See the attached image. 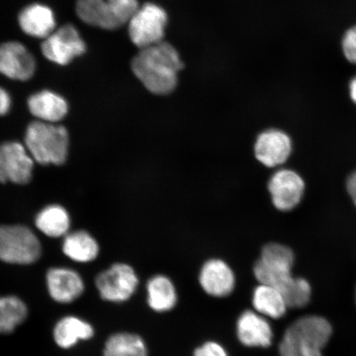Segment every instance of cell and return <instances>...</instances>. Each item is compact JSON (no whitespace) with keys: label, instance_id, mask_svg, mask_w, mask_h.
I'll return each mask as SVG.
<instances>
[{"label":"cell","instance_id":"2e32d148","mask_svg":"<svg viewBox=\"0 0 356 356\" xmlns=\"http://www.w3.org/2000/svg\"><path fill=\"white\" fill-rule=\"evenodd\" d=\"M74 11L80 21L92 28L113 32L123 26L106 0H76Z\"/></svg>","mask_w":356,"mask_h":356},{"label":"cell","instance_id":"ffe728a7","mask_svg":"<svg viewBox=\"0 0 356 356\" xmlns=\"http://www.w3.org/2000/svg\"><path fill=\"white\" fill-rule=\"evenodd\" d=\"M252 305L258 314L273 319L284 317L289 309L282 293L277 288L264 284L253 291Z\"/></svg>","mask_w":356,"mask_h":356},{"label":"cell","instance_id":"4dcf8cb0","mask_svg":"<svg viewBox=\"0 0 356 356\" xmlns=\"http://www.w3.org/2000/svg\"><path fill=\"white\" fill-rule=\"evenodd\" d=\"M355 304H356V287H355Z\"/></svg>","mask_w":356,"mask_h":356},{"label":"cell","instance_id":"44dd1931","mask_svg":"<svg viewBox=\"0 0 356 356\" xmlns=\"http://www.w3.org/2000/svg\"><path fill=\"white\" fill-rule=\"evenodd\" d=\"M148 305L158 313L172 310L177 305V296L175 284L165 275H158L147 284Z\"/></svg>","mask_w":356,"mask_h":356},{"label":"cell","instance_id":"5bb4252c","mask_svg":"<svg viewBox=\"0 0 356 356\" xmlns=\"http://www.w3.org/2000/svg\"><path fill=\"white\" fill-rule=\"evenodd\" d=\"M48 292L60 304H70L79 299L84 291L83 280L74 270L56 267L47 275Z\"/></svg>","mask_w":356,"mask_h":356},{"label":"cell","instance_id":"d6986e66","mask_svg":"<svg viewBox=\"0 0 356 356\" xmlns=\"http://www.w3.org/2000/svg\"><path fill=\"white\" fill-rule=\"evenodd\" d=\"M56 343L63 349H69L79 341L91 339L95 329L88 323L74 316H67L60 320L54 328Z\"/></svg>","mask_w":356,"mask_h":356},{"label":"cell","instance_id":"8992f818","mask_svg":"<svg viewBox=\"0 0 356 356\" xmlns=\"http://www.w3.org/2000/svg\"><path fill=\"white\" fill-rule=\"evenodd\" d=\"M37 236L22 225H0V260L7 264L29 265L41 257Z\"/></svg>","mask_w":356,"mask_h":356},{"label":"cell","instance_id":"277c9868","mask_svg":"<svg viewBox=\"0 0 356 356\" xmlns=\"http://www.w3.org/2000/svg\"><path fill=\"white\" fill-rule=\"evenodd\" d=\"M295 260V253L291 248L280 243H268L262 249L253 273L260 284H268L282 293L296 278L292 275Z\"/></svg>","mask_w":356,"mask_h":356},{"label":"cell","instance_id":"cb8c5ba5","mask_svg":"<svg viewBox=\"0 0 356 356\" xmlns=\"http://www.w3.org/2000/svg\"><path fill=\"white\" fill-rule=\"evenodd\" d=\"M104 356H148V350L140 336L129 332H118L106 340Z\"/></svg>","mask_w":356,"mask_h":356},{"label":"cell","instance_id":"7c38bea8","mask_svg":"<svg viewBox=\"0 0 356 356\" xmlns=\"http://www.w3.org/2000/svg\"><path fill=\"white\" fill-rule=\"evenodd\" d=\"M17 22L21 32L26 37L41 41L58 28L56 12L42 2L26 4L17 13Z\"/></svg>","mask_w":356,"mask_h":356},{"label":"cell","instance_id":"ba28073f","mask_svg":"<svg viewBox=\"0 0 356 356\" xmlns=\"http://www.w3.org/2000/svg\"><path fill=\"white\" fill-rule=\"evenodd\" d=\"M38 62L28 46L17 40L0 44V74L13 81L28 82L34 77Z\"/></svg>","mask_w":356,"mask_h":356},{"label":"cell","instance_id":"9a60e30c","mask_svg":"<svg viewBox=\"0 0 356 356\" xmlns=\"http://www.w3.org/2000/svg\"><path fill=\"white\" fill-rule=\"evenodd\" d=\"M199 280L204 291L213 297L228 296L235 286L233 270L220 259L207 261L200 270Z\"/></svg>","mask_w":356,"mask_h":356},{"label":"cell","instance_id":"8fae6325","mask_svg":"<svg viewBox=\"0 0 356 356\" xmlns=\"http://www.w3.org/2000/svg\"><path fill=\"white\" fill-rule=\"evenodd\" d=\"M34 159L19 142L0 145V182L26 184L32 179Z\"/></svg>","mask_w":356,"mask_h":356},{"label":"cell","instance_id":"4fadbf2b","mask_svg":"<svg viewBox=\"0 0 356 356\" xmlns=\"http://www.w3.org/2000/svg\"><path fill=\"white\" fill-rule=\"evenodd\" d=\"M292 151L291 136L277 129L261 132L254 145L256 159L267 168L282 165L291 157Z\"/></svg>","mask_w":356,"mask_h":356},{"label":"cell","instance_id":"83f0119b","mask_svg":"<svg viewBox=\"0 0 356 356\" xmlns=\"http://www.w3.org/2000/svg\"><path fill=\"white\" fill-rule=\"evenodd\" d=\"M345 188L351 203L356 209V168L347 176L345 181Z\"/></svg>","mask_w":356,"mask_h":356},{"label":"cell","instance_id":"7a4b0ae2","mask_svg":"<svg viewBox=\"0 0 356 356\" xmlns=\"http://www.w3.org/2000/svg\"><path fill=\"white\" fill-rule=\"evenodd\" d=\"M333 328L327 318L305 316L289 326L280 341V356H323V350L331 340Z\"/></svg>","mask_w":356,"mask_h":356},{"label":"cell","instance_id":"d4e9b609","mask_svg":"<svg viewBox=\"0 0 356 356\" xmlns=\"http://www.w3.org/2000/svg\"><path fill=\"white\" fill-rule=\"evenodd\" d=\"M28 317V308L19 297L0 296V334H10Z\"/></svg>","mask_w":356,"mask_h":356},{"label":"cell","instance_id":"9c48e42d","mask_svg":"<svg viewBox=\"0 0 356 356\" xmlns=\"http://www.w3.org/2000/svg\"><path fill=\"white\" fill-rule=\"evenodd\" d=\"M139 280L131 266L115 264L102 271L95 280V284L102 300L122 302L130 300L136 292Z\"/></svg>","mask_w":356,"mask_h":356},{"label":"cell","instance_id":"30bf717a","mask_svg":"<svg viewBox=\"0 0 356 356\" xmlns=\"http://www.w3.org/2000/svg\"><path fill=\"white\" fill-rule=\"evenodd\" d=\"M305 182L292 169H280L268 182V190L273 206L280 211L293 210L301 203L305 193Z\"/></svg>","mask_w":356,"mask_h":356},{"label":"cell","instance_id":"52a82bcc","mask_svg":"<svg viewBox=\"0 0 356 356\" xmlns=\"http://www.w3.org/2000/svg\"><path fill=\"white\" fill-rule=\"evenodd\" d=\"M168 15L161 6L154 3L140 6L128 22V35L135 46L141 49L163 42Z\"/></svg>","mask_w":356,"mask_h":356},{"label":"cell","instance_id":"3957f363","mask_svg":"<svg viewBox=\"0 0 356 356\" xmlns=\"http://www.w3.org/2000/svg\"><path fill=\"white\" fill-rule=\"evenodd\" d=\"M69 139L68 131L60 124L37 121L26 129L25 146L34 161L61 165L68 155Z\"/></svg>","mask_w":356,"mask_h":356},{"label":"cell","instance_id":"f1b7e54d","mask_svg":"<svg viewBox=\"0 0 356 356\" xmlns=\"http://www.w3.org/2000/svg\"><path fill=\"white\" fill-rule=\"evenodd\" d=\"M12 108V97L6 88L0 86V117L10 113Z\"/></svg>","mask_w":356,"mask_h":356},{"label":"cell","instance_id":"4316f807","mask_svg":"<svg viewBox=\"0 0 356 356\" xmlns=\"http://www.w3.org/2000/svg\"><path fill=\"white\" fill-rule=\"evenodd\" d=\"M194 356H228L226 350L217 342L209 341L195 350Z\"/></svg>","mask_w":356,"mask_h":356},{"label":"cell","instance_id":"7402d4cb","mask_svg":"<svg viewBox=\"0 0 356 356\" xmlns=\"http://www.w3.org/2000/svg\"><path fill=\"white\" fill-rule=\"evenodd\" d=\"M63 252L71 260L86 264L96 259L99 247L90 234L86 231H77L65 235Z\"/></svg>","mask_w":356,"mask_h":356},{"label":"cell","instance_id":"ac0fdd59","mask_svg":"<svg viewBox=\"0 0 356 356\" xmlns=\"http://www.w3.org/2000/svg\"><path fill=\"white\" fill-rule=\"evenodd\" d=\"M238 340L248 347H268L273 339V332L264 316L247 310L239 316L237 323Z\"/></svg>","mask_w":356,"mask_h":356},{"label":"cell","instance_id":"484cf974","mask_svg":"<svg viewBox=\"0 0 356 356\" xmlns=\"http://www.w3.org/2000/svg\"><path fill=\"white\" fill-rule=\"evenodd\" d=\"M342 50L346 60L356 64V25L345 33L342 39Z\"/></svg>","mask_w":356,"mask_h":356},{"label":"cell","instance_id":"603a6c76","mask_svg":"<svg viewBox=\"0 0 356 356\" xmlns=\"http://www.w3.org/2000/svg\"><path fill=\"white\" fill-rule=\"evenodd\" d=\"M35 225L48 237L60 238L68 233L70 226V216L65 208L58 204H52L38 213Z\"/></svg>","mask_w":356,"mask_h":356},{"label":"cell","instance_id":"6da1fadb","mask_svg":"<svg viewBox=\"0 0 356 356\" xmlns=\"http://www.w3.org/2000/svg\"><path fill=\"white\" fill-rule=\"evenodd\" d=\"M131 68L147 90L156 95H167L176 88L184 63L176 49L162 42L141 49L133 57Z\"/></svg>","mask_w":356,"mask_h":356},{"label":"cell","instance_id":"e0dca14e","mask_svg":"<svg viewBox=\"0 0 356 356\" xmlns=\"http://www.w3.org/2000/svg\"><path fill=\"white\" fill-rule=\"evenodd\" d=\"M31 114L39 121L57 123L68 114L69 104L65 97L51 89H42L33 93L28 99Z\"/></svg>","mask_w":356,"mask_h":356},{"label":"cell","instance_id":"5b68a950","mask_svg":"<svg viewBox=\"0 0 356 356\" xmlns=\"http://www.w3.org/2000/svg\"><path fill=\"white\" fill-rule=\"evenodd\" d=\"M40 49L47 61L65 67L86 54L88 44L76 26L65 24L44 39Z\"/></svg>","mask_w":356,"mask_h":356},{"label":"cell","instance_id":"f546056e","mask_svg":"<svg viewBox=\"0 0 356 356\" xmlns=\"http://www.w3.org/2000/svg\"><path fill=\"white\" fill-rule=\"evenodd\" d=\"M349 93L351 101L356 105V76L350 80L349 84Z\"/></svg>","mask_w":356,"mask_h":356}]
</instances>
